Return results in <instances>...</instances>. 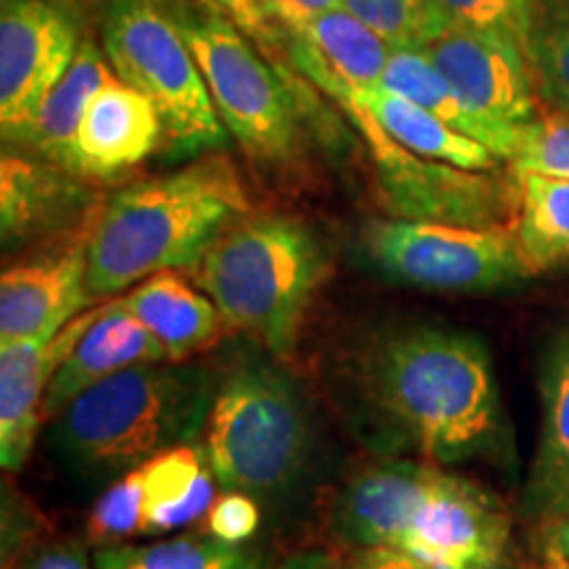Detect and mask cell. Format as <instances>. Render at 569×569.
I'll return each instance as SVG.
<instances>
[{
    "instance_id": "6da1fadb",
    "label": "cell",
    "mask_w": 569,
    "mask_h": 569,
    "mask_svg": "<svg viewBox=\"0 0 569 569\" xmlns=\"http://www.w3.org/2000/svg\"><path fill=\"white\" fill-rule=\"evenodd\" d=\"M361 382L369 409L425 459L453 465L498 446L493 361L469 332L430 325L390 332L367 353Z\"/></svg>"
},
{
    "instance_id": "7a4b0ae2",
    "label": "cell",
    "mask_w": 569,
    "mask_h": 569,
    "mask_svg": "<svg viewBox=\"0 0 569 569\" xmlns=\"http://www.w3.org/2000/svg\"><path fill=\"white\" fill-rule=\"evenodd\" d=\"M234 163L211 153L172 174L127 184L103 201L88 251L90 301H109L172 269H193L222 232L248 217Z\"/></svg>"
},
{
    "instance_id": "3957f363",
    "label": "cell",
    "mask_w": 569,
    "mask_h": 569,
    "mask_svg": "<svg viewBox=\"0 0 569 569\" xmlns=\"http://www.w3.org/2000/svg\"><path fill=\"white\" fill-rule=\"evenodd\" d=\"M217 388L203 367L184 361L130 367L84 390L56 417L51 446L82 478H122L201 438Z\"/></svg>"
},
{
    "instance_id": "277c9868",
    "label": "cell",
    "mask_w": 569,
    "mask_h": 569,
    "mask_svg": "<svg viewBox=\"0 0 569 569\" xmlns=\"http://www.w3.org/2000/svg\"><path fill=\"white\" fill-rule=\"evenodd\" d=\"M190 272L230 330H243L284 359L325 280L327 253L311 227L267 213L234 222Z\"/></svg>"
},
{
    "instance_id": "5b68a950",
    "label": "cell",
    "mask_w": 569,
    "mask_h": 569,
    "mask_svg": "<svg viewBox=\"0 0 569 569\" xmlns=\"http://www.w3.org/2000/svg\"><path fill=\"white\" fill-rule=\"evenodd\" d=\"M311 448L306 398L272 361H240L213 396L203 457L227 490L274 496L303 472Z\"/></svg>"
},
{
    "instance_id": "8992f818",
    "label": "cell",
    "mask_w": 569,
    "mask_h": 569,
    "mask_svg": "<svg viewBox=\"0 0 569 569\" xmlns=\"http://www.w3.org/2000/svg\"><path fill=\"white\" fill-rule=\"evenodd\" d=\"M103 53L113 74L159 111L163 138L182 153L222 146L227 127L180 21L159 0H111L103 21Z\"/></svg>"
},
{
    "instance_id": "52a82bcc",
    "label": "cell",
    "mask_w": 569,
    "mask_h": 569,
    "mask_svg": "<svg viewBox=\"0 0 569 569\" xmlns=\"http://www.w3.org/2000/svg\"><path fill=\"white\" fill-rule=\"evenodd\" d=\"M361 251L386 280L436 293H498L532 277L511 227L390 217L365 227Z\"/></svg>"
},
{
    "instance_id": "ba28073f",
    "label": "cell",
    "mask_w": 569,
    "mask_h": 569,
    "mask_svg": "<svg viewBox=\"0 0 569 569\" xmlns=\"http://www.w3.org/2000/svg\"><path fill=\"white\" fill-rule=\"evenodd\" d=\"M219 119L253 159L282 163L298 151L296 106L248 34L217 11L180 19Z\"/></svg>"
},
{
    "instance_id": "9c48e42d",
    "label": "cell",
    "mask_w": 569,
    "mask_h": 569,
    "mask_svg": "<svg viewBox=\"0 0 569 569\" xmlns=\"http://www.w3.org/2000/svg\"><path fill=\"white\" fill-rule=\"evenodd\" d=\"M369 146L377 193L396 219L465 227H515L517 180L496 172H469L451 163L422 159L390 138L369 111L348 96H330Z\"/></svg>"
},
{
    "instance_id": "30bf717a",
    "label": "cell",
    "mask_w": 569,
    "mask_h": 569,
    "mask_svg": "<svg viewBox=\"0 0 569 569\" xmlns=\"http://www.w3.org/2000/svg\"><path fill=\"white\" fill-rule=\"evenodd\" d=\"M71 13L53 0H3L0 13V130L19 146L80 53Z\"/></svg>"
},
{
    "instance_id": "8fae6325",
    "label": "cell",
    "mask_w": 569,
    "mask_h": 569,
    "mask_svg": "<svg viewBox=\"0 0 569 569\" xmlns=\"http://www.w3.org/2000/svg\"><path fill=\"white\" fill-rule=\"evenodd\" d=\"M92 209L53 246L13 261L0 277V346L19 340L53 338L82 311L92 309L88 296V251L98 211Z\"/></svg>"
},
{
    "instance_id": "7c38bea8",
    "label": "cell",
    "mask_w": 569,
    "mask_h": 569,
    "mask_svg": "<svg viewBox=\"0 0 569 569\" xmlns=\"http://www.w3.org/2000/svg\"><path fill=\"white\" fill-rule=\"evenodd\" d=\"M511 522L478 482L438 469L401 551L432 569H509Z\"/></svg>"
},
{
    "instance_id": "4fadbf2b",
    "label": "cell",
    "mask_w": 569,
    "mask_h": 569,
    "mask_svg": "<svg viewBox=\"0 0 569 569\" xmlns=\"http://www.w3.org/2000/svg\"><path fill=\"white\" fill-rule=\"evenodd\" d=\"M419 51L443 71L451 88L498 122L528 127L540 113L536 77L525 51L493 34L448 24Z\"/></svg>"
},
{
    "instance_id": "5bb4252c",
    "label": "cell",
    "mask_w": 569,
    "mask_h": 569,
    "mask_svg": "<svg viewBox=\"0 0 569 569\" xmlns=\"http://www.w3.org/2000/svg\"><path fill=\"white\" fill-rule=\"evenodd\" d=\"M438 469L403 459L361 469L332 503L330 532L356 549L401 551Z\"/></svg>"
},
{
    "instance_id": "9a60e30c",
    "label": "cell",
    "mask_w": 569,
    "mask_h": 569,
    "mask_svg": "<svg viewBox=\"0 0 569 569\" xmlns=\"http://www.w3.org/2000/svg\"><path fill=\"white\" fill-rule=\"evenodd\" d=\"M169 361L163 346L142 327L138 317L127 311L122 298L92 306L88 327L82 330L74 348L63 356L48 380L42 422H51L74 398L90 390L106 377L124 372L130 367L159 365Z\"/></svg>"
},
{
    "instance_id": "2e32d148",
    "label": "cell",
    "mask_w": 569,
    "mask_h": 569,
    "mask_svg": "<svg viewBox=\"0 0 569 569\" xmlns=\"http://www.w3.org/2000/svg\"><path fill=\"white\" fill-rule=\"evenodd\" d=\"M90 315L92 309L82 311L53 338L0 346V465L6 472H19L30 459L48 380L80 340Z\"/></svg>"
},
{
    "instance_id": "e0dca14e",
    "label": "cell",
    "mask_w": 569,
    "mask_h": 569,
    "mask_svg": "<svg viewBox=\"0 0 569 569\" xmlns=\"http://www.w3.org/2000/svg\"><path fill=\"white\" fill-rule=\"evenodd\" d=\"M163 140L159 111L117 74L90 98L74 140V174L90 180L138 167Z\"/></svg>"
},
{
    "instance_id": "ac0fdd59",
    "label": "cell",
    "mask_w": 569,
    "mask_h": 569,
    "mask_svg": "<svg viewBox=\"0 0 569 569\" xmlns=\"http://www.w3.org/2000/svg\"><path fill=\"white\" fill-rule=\"evenodd\" d=\"M540 436L525 509L557 522L569 519V322L553 332L540 356Z\"/></svg>"
},
{
    "instance_id": "d6986e66",
    "label": "cell",
    "mask_w": 569,
    "mask_h": 569,
    "mask_svg": "<svg viewBox=\"0 0 569 569\" xmlns=\"http://www.w3.org/2000/svg\"><path fill=\"white\" fill-rule=\"evenodd\" d=\"M96 206H82L74 174L56 163H34L21 156H3L0 169V222L3 246L30 243L34 238L63 234L80 224Z\"/></svg>"
},
{
    "instance_id": "ffe728a7",
    "label": "cell",
    "mask_w": 569,
    "mask_h": 569,
    "mask_svg": "<svg viewBox=\"0 0 569 569\" xmlns=\"http://www.w3.org/2000/svg\"><path fill=\"white\" fill-rule=\"evenodd\" d=\"M119 298L163 346L169 361H184L206 351L230 330L217 303L177 269L148 277Z\"/></svg>"
},
{
    "instance_id": "44dd1931",
    "label": "cell",
    "mask_w": 569,
    "mask_h": 569,
    "mask_svg": "<svg viewBox=\"0 0 569 569\" xmlns=\"http://www.w3.org/2000/svg\"><path fill=\"white\" fill-rule=\"evenodd\" d=\"M380 84L386 90L409 98L411 103L422 106L425 111H430L432 117H438L440 122L453 127L457 132L478 140L498 161L515 159L522 130L498 122V119L469 106L451 88L443 71L430 61V56L419 51V48H393Z\"/></svg>"
},
{
    "instance_id": "7402d4cb",
    "label": "cell",
    "mask_w": 569,
    "mask_h": 569,
    "mask_svg": "<svg viewBox=\"0 0 569 569\" xmlns=\"http://www.w3.org/2000/svg\"><path fill=\"white\" fill-rule=\"evenodd\" d=\"M113 77V69L106 53L96 48V42L84 40L67 77L56 84L46 98L42 109L34 117L19 146L30 148L48 163L67 169L74 174V140L80 130L82 113L90 98Z\"/></svg>"
},
{
    "instance_id": "603a6c76",
    "label": "cell",
    "mask_w": 569,
    "mask_h": 569,
    "mask_svg": "<svg viewBox=\"0 0 569 569\" xmlns=\"http://www.w3.org/2000/svg\"><path fill=\"white\" fill-rule=\"evenodd\" d=\"M140 472L146 480L142 536H161L209 515L217 478L198 446L163 451L140 465Z\"/></svg>"
},
{
    "instance_id": "cb8c5ba5",
    "label": "cell",
    "mask_w": 569,
    "mask_h": 569,
    "mask_svg": "<svg viewBox=\"0 0 569 569\" xmlns=\"http://www.w3.org/2000/svg\"><path fill=\"white\" fill-rule=\"evenodd\" d=\"M290 40H298L309 48L327 69L336 71L346 82L359 88H375L382 82L393 46L365 24L346 6L336 11L317 13V17L293 21L282 27Z\"/></svg>"
},
{
    "instance_id": "d4e9b609",
    "label": "cell",
    "mask_w": 569,
    "mask_h": 569,
    "mask_svg": "<svg viewBox=\"0 0 569 569\" xmlns=\"http://www.w3.org/2000/svg\"><path fill=\"white\" fill-rule=\"evenodd\" d=\"M515 238L532 274L569 269V180L515 174Z\"/></svg>"
},
{
    "instance_id": "484cf974",
    "label": "cell",
    "mask_w": 569,
    "mask_h": 569,
    "mask_svg": "<svg viewBox=\"0 0 569 569\" xmlns=\"http://www.w3.org/2000/svg\"><path fill=\"white\" fill-rule=\"evenodd\" d=\"M96 569H259V559L238 543L209 536H180L151 546H103Z\"/></svg>"
},
{
    "instance_id": "4316f807",
    "label": "cell",
    "mask_w": 569,
    "mask_h": 569,
    "mask_svg": "<svg viewBox=\"0 0 569 569\" xmlns=\"http://www.w3.org/2000/svg\"><path fill=\"white\" fill-rule=\"evenodd\" d=\"M438 3L448 24L493 34L530 56L532 38L551 0H438Z\"/></svg>"
},
{
    "instance_id": "83f0119b",
    "label": "cell",
    "mask_w": 569,
    "mask_h": 569,
    "mask_svg": "<svg viewBox=\"0 0 569 569\" xmlns=\"http://www.w3.org/2000/svg\"><path fill=\"white\" fill-rule=\"evenodd\" d=\"M343 6L393 48H422L448 27L438 0H343Z\"/></svg>"
},
{
    "instance_id": "f1b7e54d",
    "label": "cell",
    "mask_w": 569,
    "mask_h": 569,
    "mask_svg": "<svg viewBox=\"0 0 569 569\" xmlns=\"http://www.w3.org/2000/svg\"><path fill=\"white\" fill-rule=\"evenodd\" d=\"M528 59L543 109L569 113V0H551Z\"/></svg>"
},
{
    "instance_id": "f546056e",
    "label": "cell",
    "mask_w": 569,
    "mask_h": 569,
    "mask_svg": "<svg viewBox=\"0 0 569 569\" xmlns=\"http://www.w3.org/2000/svg\"><path fill=\"white\" fill-rule=\"evenodd\" d=\"M146 517V480L140 467L113 480V486L98 498L88 517V540L98 549L124 543L127 538L142 536Z\"/></svg>"
},
{
    "instance_id": "4dcf8cb0",
    "label": "cell",
    "mask_w": 569,
    "mask_h": 569,
    "mask_svg": "<svg viewBox=\"0 0 569 569\" xmlns=\"http://www.w3.org/2000/svg\"><path fill=\"white\" fill-rule=\"evenodd\" d=\"M509 167L515 174L569 180V113L540 109L536 122L522 127V138Z\"/></svg>"
},
{
    "instance_id": "1f68e13d",
    "label": "cell",
    "mask_w": 569,
    "mask_h": 569,
    "mask_svg": "<svg viewBox=\"0 0 569 569\" xmlns=\"http://www.w3.org/2000/svg\"><path fill=\"white\" fill-rule=\"evenodd\" d=\"M261 511L256 507V498L243 490H227L222 498L211 503L206 515V532L224 543L243 546L248 538L259 530Z\"/></svg>"
},
{
    "instance_id": "d6a6232c",
    "label": "cell",
    "mask_w": 569,
    "mask_h": 569,
    "mask_svg": "<svg viewBox=\"0 0 569 569\" xmlns=\"http://www.w3.org/2000/svg\"><path fill=\"white\" fill-rule=\"evenodd\" d=\"M201 3L209 11L222 13L261 46L277 38L280 24L274 17V0H201Z\"/></svg>"
},
{
    "instance_id": "836d02e7",
    "label": "cell",
    "mask_w": 569,
    "mask_h": 569,
    "mask_svg": "<svg viewBox=\"0 0 569 569\" xmlns=\"http://www.w3.org/2000/svg\"><path fill=\"white\" fill-rule=\"evenodd\" d=\"M24 569H90L88 549L77 538L53 540L34 551Z\"/></svg>"
},
{
    "instance_id": "e575fe53",
    "label": "cell",
    "mask_w": 569,
    "mask_h": 569,
    "mask_svg": "<svg viewBox=\"0 0 569 569\" xmlns=\"http://www.w3.org/2000/svg\"><path fill=\"white\" fill-rule=\"evenodd\" d=\"M346 569H432L396 549H359Z\"/></svg>"
},
{
    "instance_id": "d590c367",
    "label": "cell",
    "mask_w": 569,
    "mask_h": 569,
    "mask_svg": "<svg viewBox=\"0 0 569 569\" xmlns=\"http://www.w3.org/2000/svg\"><path fill=\"white\" fill-rule=\"evenodd\" d=\"M340 6H343V0H274V17L277 24L284 27L317 17V13L336 11Z\"/></svg>"
},
{
    "instance_id": "8d00e7d4",
    "label": "cell",
    "mask_w": 569,
    "mask_h": 569,
    "mask_svg": "<svg viewBox=\"0 0 569 569\" xmlns=\"http://www.w3.org/2000/svg\"><path fill=\"white\" fill-rule=\"evenodd\" d=\"M274 569H343V565L330 551H301L280 561Z\"/></svg>"
},
{
    "instance_id": "74e56055",
    "label": "cell",
    "mask_w": 569,
    "mask_h": 569,
    "mask_svg": "<svg viewBox=\"0 0 569 569\" xmlns=\"http://www.w3.org/2000/svg\"><path fill=\"white\" fill-rule=\"evenodd\" d=\"M549 536H546V551L559 565H569V519L549 522Z\"/></svg>"
}]
</instances>
